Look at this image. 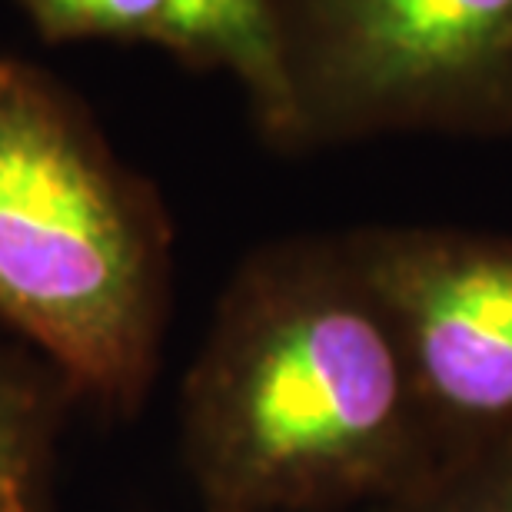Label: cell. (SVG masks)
Returning <instances> with one entry per match:
<instances>
[{
  "label": "cell",
  "instance_id": "cell-1",
  "mask_svg": "<svg viewBox=\"0 0 512 512\" xmlns=\"http://www.w3.org/2000/svg\"><path fill=\"white\" fill-rule=\"evenodd\" d=\"M443 443L343 233L243 256L180 383L200 512H366Z\"/></svg>",
  "mask_w": 512,
  "mask_h": 512
},
{
  "label": "cell",
  "instance_id": "cell-3",
  "mask_svg": "<svg viewBox=\"0 0 512 512\" xmlns=\"http://www.w3.org/2000/svg\"><path fill=\"white\" fill-rule=\"evenodd\" d=\"M280 153L512 137V0H273Z\"/></svg>",
  "mask_w": 512,
  "mask_h": 512
},
{
  "label": "cell",
  "instance_id": "cell-5",
  "mask_svg": "<svg viewBox=\"0 0 512 512\" xmlns=\"http://www.w3.org/2000/svg\"><path fill=\"white\" fill-rule=\"evenodd\" d=\"M160 50L190 70H220L237 80L256 133L276 150L286 104L273 0H170Z\"/></svg>",
  "mask_w": 512,
  "mask_h": 512
},
{
  "label": "cell",
  "instance_id": "cell-7",
  "mask_svg": "<svg viewBox=\"0 0 512 512\" xmlns=\"http://www.w3.org/2000/svg\"><path fill=\"white\" fill-rule=\"evenodd\" d=\"M366 512H512V426L446 439L413 483Z\"/></svg>",
  "mask_w": 512,
  "mask_h": 512
},
{
  "label": "cell",
  "instance_id": "cell-2",
  "mask_svg": "<svg viewBox=\"0 0 512 512\" xmlns=\"http://www.w3.org/2000/svg\"><path fill=\"white\" fill-rule=\"evenodd\" d=\"M173 247L157 183L64 80L0 50V333L77 406L133 419L167 343Z\"/></svg>",
  "mask_w": 512,
  "mask_h": 512
},
{
  "label": "cell",
  "instance_id": "cell-4",
  "mask_svg": "<svg viewBox=\"0 0 512 512\" xmlns=\"http://www.w3.org/2000/svg\"><path fill=\"white\" fill-rule=\"evenodd\" d=\"M343 237L439 433L512 426V233L370 223Z\"/></svg>",
  "mask_w": 512,
  "mask_h": 512
},
{
  "label": "cell",
  "instance_id": "cell-6",
  "mask_svg": "<svg viewBox=\"0 0 512 512\" xmlns=\"http://www.w3.org/2000/svg\"><path fill=\"white\" fill-rule=\"evenodd\" d=\"M74 406L37 353L0 333V512H57L60 443Z\"/></svg>",
  "mask_w": 512,
  "mask_h": 512
},
{
  "label": "cell",
  "instance_id": "cell-8",
  "mask_svg": "<svg viewBox=\"0 0 512 512\" xmlns=\"http://www.w3.org/2000/svg\"><path fill=\"white\" fill-rule=\"evenodd\" d=\"M44 44H153L163 47L170 0H14Z\"/></svg>",
  "mask_w": 512,
  "mask_h": 512
}]
</instances>
